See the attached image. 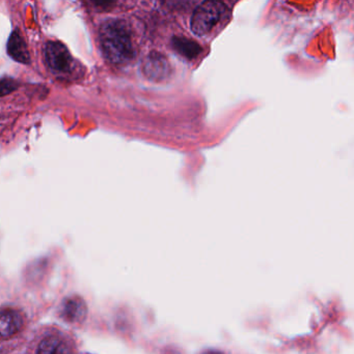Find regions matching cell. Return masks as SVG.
I'll return each mask as SVG.
<instances>
[{
	"instance_id": "cell-8",
	"label": "cell",
	"mask_w": 354,
	"mask_h": 354,
	"mask_svg": "<svg viewBox=\"0 0 354 354\" xmlns=\"http://www.w3.org/2000/svg\"><path fill=\"white\" fill-rule=\"evenodd\" d=\"M172 45L177 53L187 59H193L202 52V48L199 44L195 43L193 39H185V37H174L172 39Z\"/></svg>"
},
{
	"instance_id": "cell-5",
	"label": "cell",
	"mask_w": 354,
	"mask_h": 354,
	"mask_svg": "<svg viewBox=\"0 0 354 354\" xmlns=\"http://www.w3.org/2000/svg\"><path fill=\"white\" fill-rule=\"evenodd\" d=\"M23 318L15 310L0 311V339H8L22 328Z\"/></svg>"
},
{
	"instance_id": "cell-3",
	"label": "cell",
	"mask_w": 354,
	"mask_h": 354,
	"mask_svg": "<svg viewBox=\"0 0 354 354\" xmlns=\"http://www.w3.org/2000/svg\"><path fill=\"white\" fill-rule=\"evenodd\" d=\"M46 62L56 74H68L73 66L72 56L60 41H49L45 48Z\"/></svg>"
},
{
	"instance_id": "cell-2",
	"label": "cell",
	"mask_w": 354,
	"mask_h": 354,
	"mask_svg": "<svg viewBox=\"0 0 354 354\" xmlns=\"http://www.w3.org/2000/svg\"><path fill=\"white\" fill-rule=\"evenodd\" d=\"M224 4L218 0H207L197 6L191 18V29L197 35H207L220 22L224 15Z\"/></svg>"
},
{
	"instance_id": "cell-4",
	"label": "cell",
	"mask_w": 354,
	"mask_h": 354,
	"mask_svg": "<svg viewBox=\"0 0 354 354\" xmlns=\"http://www.w3.org/2000/svg\"><path fill=\"white\" fill-rule=\"evenodd\" d=\"M143 73L152 80H163L170 74V64L168 59L158 52H152L145 56L143 62Z\"/></svg>"
},
{
	"instance_id": "cell-12",
	"label": "cell",
	"mask_w": 354,
	"mask_h": 354,
	"mask_svg": "<svg viewBox=\"0 0 354 354\" xmlns=\"http://www.w3.org/2000/svg\"><path fill=\"white\" fill-rule=\"evenodd\" d=\"M204 354H222V353H215V351H209V353H204Z\"/></svg>"
},
{
	"instance_id": "cell-11",
	"label": "cell",
	"mask_w": 354,
	"mask_h": 354,
	"mask_svg": "<svg viewBox=\"0 0 354 354\" xmlns=\"http://www.w3.org/2000/svg\"><path fill=\"white\" fill-rule=\"evenodd\" d=\"M17 88V83L12 79H3L0 80V97L8 95Z\"/></svg>"
},
{
	"instance_id": "cell-9",
	"label": "cell",
	"mask_w": 354,
	"mask_h": 354,
	"mask_svg": "<svg viewBox=\"0 0 354 354\" xmlns=\"http://www.w3.org/2000/svg\"><path fill=\"white\" fill-rule=\"evenodd\" d=\"M37 354H71V349L64 339L48 337L42 341Z\"/></svg>"
},
{
	"instance_id": "cell-6",
	"label": "cell",
	"mask_w": 354,
	"mask_h": 354,
	"mask_svg": "<svg viewBox=\"0 0 354 354\" xmlns=\"http://www.w3.org/2000/svg\"><path fill=\"white\" fill-rule=\"evenodd\" d=\"M87 312V305L80 297H70L62 304V316L71 324L82 322Z\"/></svg>"
},
{
	"instance_id": "cell-7",
	"label": "cell",
	"mask_w": 354,
	"mask_h": 354,
	"mask_svg": "<svg viewBox=\"0 0 354 354\" xmlns=\"http://www.w3.org/2000/svg\"><path fill=\"white\" fill-rule=\"evenodd\" d=\"M8 53L12 59L21 64H26L30 62L28 49L20 31H14L10 35L8 43Z\"/></svg>"
},
{
	"instance_id": "cell-1",
	"label": "cell",
	"mask_w": 354,
	"mask_h": 354,
	"mask_svg": "<svg viewBox=\"0 0 354 354\" xmlns=\"http://www.w3.org/2000/svg\"><path fill=\"white\" fill-rule=\"evenodd\" d=\"M100 41L104 55L112 64H126L134 57L130 33L123 21H106L100 28Z\"/></svg>"
},
{
	"instance_id": "cell-10",
	"label": "cell",
	"mask_w": 354,
	"mask_h": 354,
	"mask_svg": "<svg viewBox=\"0 0 354 354\" xmlns=\"http://www.w3.org/2000/svg\"><path fill=\"white\" fill-rule=\"evenodd\" d=\"M91 4L99 12H108L116 6V0H91Z\"/></svg>"
}]
</instances>
